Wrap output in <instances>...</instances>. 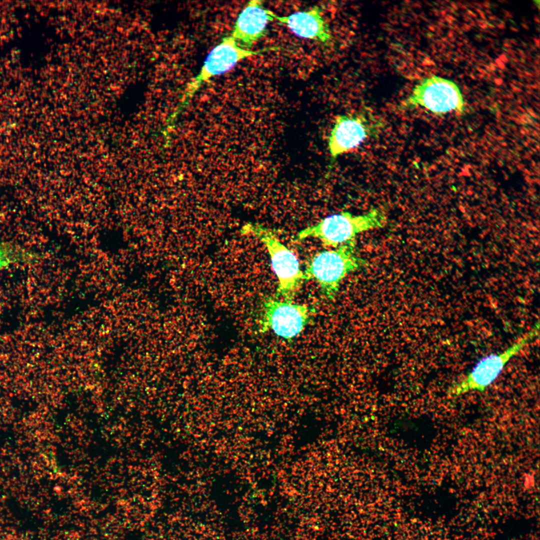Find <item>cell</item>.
<instances>
[{
    "label": "cell",
    "mask_w": 540,
    "mask_h": 540,
    "mask_svg": "<svg viewBox=\"0 0 540 540\" xmlns=\"http://www.w3.org/2000/svg\"><path fill=\"white\" fill-rule=\"evenodd\" d=\"M274 18L261 0H251L240 14L232 36L242 48H250L266 32L267 24Z\"/></svg>",
    "instance_id": "9"
},
{
    "label": "cell",
    "mask_w": 540,
    "mask_h": 540,
    "mask_svg": "<svg viewBox=\"0 0 540 540\" xmlns=\"http://www.w3.org/2000/svg\"><path fill=\"white\" fill-rule=\"evenodd\" d=\"M366 264L356 251L355 242L351 240L334 250L315 254L308 264L304 274L306 280H315L327 298H334L340 284L349 274Z\"/></svg>",
    "instance_id": "2"
},
{
    "label": "cell",
    "mask_w": 540,
    "mask_h": 540,
    "mask_svg": "<svg viewBox=\"0 0 540 540\" xmlns=\"http://www.w3.org/2000/svg\"><path fill=\"white\" fill-rule=\"evenodd\" d=\"M386 223L384 213L378 209L354 215L348 212L328 216L317 224L300 230L296 240L316 238L326 246L336 248L351 240L360 233L382 228Z\"/></svg>",
    "instance_id": "1"
},
{
    "label": "cell",
    "mask_w": 540,
    "mask_h": 540,
    "mask_svg": "<svg viewBox=\"0 0 540 540\" xmlns=\"http://www.w3.org/2000/svg\"><path fill=\"white\" fill-rule=\"evenodd\" d=\"M309 320L306 306L274 300L264 304L265 326L284 338L290 339L298 335Z\"/></svg>",
    "instance_id": "7"
},
{
    "label": "cell",
    "mask_w": 540,
    "mask_h": 540,
    "mask_svg": "<svg viewBox=\"0 0 540 540\" xmlns=\"http://www.w3.org/2000/svg\"><path fill=\"white\" fill-rule=\"evenodd\" d=\"M538 322L528 332L504 351L482 359L454 389L456 396L468 392L485 390L498 377L510 360L538 336Z\"/></svg>",
    "instance_id": "5"
},
{
    "label": "cell",
    "mask_w": 540,
    "mask_h": 540,
    "mask_svg": "<svg viewBox=\"0 0 540 540\" xmlns=\"http://www.w3.org/2000/svg\"><path fill=\"white\" fill-rule=\"evenodd\" d=\"M268 12L273 18L284 24L300 37L324 43L331 38L328 25L321 14L320 8L317 6L284 16H277L269 10Z\"/></svg>",
    "instance_id": "10"
},
{
    "label": "cell",
    "mask_w": 540,
    "mask_h": 540,
    "mask_svg": "<svg viewBox=\"0 0 540 540\" xmlns=\"http://www.w3.org/2000/svg\"><path fill=\"white\" fill-rule=\"evenodd\" d=\"M372 129L363 116H338L328 138V150L332 158L336 159L357 147L371 134Z\"/></svg>",
    "instance_id": "8"
},
{
    "label": "cell",
    "mask_w": 540,
    "mask_h": 540,
    "mask_svg": "<svg viewBox=\"0 0 540 540\" xmlns=\"http://www.w3.org/2000/svg\"><path fill=\"white\" fill-rule=\"evenodd\" d=\"M418 106L438 115L451 111L463 113L464 110L463 97L458 85L436 76L420 80L402 102L400 108L406 110Z\"/></svg>",
    "instance_id": "4"
},
{
    "label": "cell",
    "mask_w": 540,
    "mask_h": 540,
    "mask_svg": "<svg viewBox=\"0 0 540 540\" xmlns=\"http://www.w3.org/2000/svg\"><path fill=\"white\" fill-rule=\"evenodd\" d=\"M34 255L21 246L9 242H0V272L14 264H30Z\"/></svg>",
    "instance_id": "11"
},
{
    "label": "cell",
    "mask_w": 540,
    "mask_h": 540,
    "mask_svg": "<svg viewBox=\"0 0 540 540\" xmlns=\"http://www.w3.org/2000/svg\"><path fill=\"white\" fill-rule=\"evenodd\" d=\"M244 230L252 234L266 246L272 269L278 279V294L285 301L292 302L306 280L297 258L272 231L264 226L251 223L246 226Z\"/></svg>",
    "instance_id": "3"
},
{
    "label": "cell",
    "mask_w": 540,
    "mask_h": 540,
    "mask_svg": "<svg viewBox=\"0 0 540 540\" xmlns=\"http://www.w3.org/2000/svg\"><path fill=\"white\" fill-rule=\"evenodd\" d=\"M268 50H250L238 46L231 36L224 38L210 52L200 72L188 82L184 90V101L190 98L210 78L228 71L241 60Z\"/></svg>",
    "instance_id": "6"
}]
</instances>
